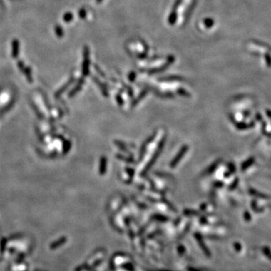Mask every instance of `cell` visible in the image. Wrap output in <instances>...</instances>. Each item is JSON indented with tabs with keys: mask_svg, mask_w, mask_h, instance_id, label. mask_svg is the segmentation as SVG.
Listing matches in <instances>:
<instances>
[{
	"mask_svg": "<svg viewBox=\"0 0 271 271\" xmlns=\"http://www.w3.org/2000/svg\"><path fill=\"white\" fill-rule=\"evenodd\" d=\"M103 0H96V2L97 4H100V3H101L102 2H103Z\"/></svg>",
	"mask_w": 271,
	"mask_h": 271,
	"instance_id": "cell-14",
	"label": "cell"
},
{
	"mask_svg": "<svg viewBox=\"0 0 271 271\" xmlns=\"http://www.w3.org/2000/svg\"><path fill=\"white\" fill-rule=\"evenodd\" d=\"M78 15L79 17H81V19H84V18H85L86 15H87V11H86V9H84V8H81V9L79 10Z\"/></svg>",
	"mask_w": 271,
	"mask_h": 271,
	"instance_id": "cell-10",
	"label": "cell"
},
{
	"mask_svg": "<svg viewBox=\"0 0 271 271\" xmlns=\"http://www.w3.org/2000/svg\"><path fill=\"white\" fill-rule=\"evenodd\" d=\"M215 21L213 18H210V17H206L203 20V24H204V26H206V28L209 29V28H212L213 26H214Z\"/></svg>",
	"mask_w": 271,
	"mask_h": 271,
	"instance_id": "cell-6",
	"label": "cell"
},
{
	"mask_svg": "<svg viewBox=\"0 0 271 271\" xmlns=\"http://www.w3.org/2000/svg\"><path fill=\"white\" fill-rule=\"evenodd\" d=\"M73 20V14L70 12H67L64 14L63 16V21L66 23H69L70 21H72Z\"/></svg>",
	"mask_w": 271,
	"mask_h": 271,
	"instance_id": "cell-8",
	"label": "cell"
},
{
	"mask_svg": "<svg viewBox=\"0 0 271 271\" xmlns=\"http://www.w3.org/2000/svg\"><path fill=\"white\" fill-rule=\"evenodd\" d=\"M20 51V43L17 39H14L12 41V57L14 58L18 57Z\"/></svg>",
	"mask_w": 271,
	"mask_h": 271,
	"instance_id": "cell-4",
	"label": "cell"
},
{
	"mask_svg": "<svg viewBox=\"0 0 271 271\" xmlns=\"http://www.w3.org/2000/svg\"><path fill=\"white\" fill-rule=\"evenodd\" d=\"M197 3H198V0H192L191 3L190 4V5L188 7L187 10L185 11V15H184V24H185L188 21L190 17L192 15L193 11L195 9Z\"/></svg>",
	"mask_w": 271,
	"mask_h": 271,
	"instance_id": "cell-2",
	"label": "cell"
},
{
	"mask_svg": "<svg viewBox=\"0 0 271 271\" xmlns=\"http://www.w3.org/2000/svg\"><path fill=\"white\" fill-rule=\"evenodd\" d=\"M147 52H143V53H140L139 55H138V57H139L140 59H145L147 57Z\"/></svg>",
	"mask_w": 271,
	"mask_h": 271,
	"instance_id": "cell-13",
	"label": "cell"
},
{
	"mask_svg": "<svg viewBox=\"0 0 271 271\" xmlns=\"http://www.w3.org/2000/svg\"><path fill=\"white\" fill-rule=\"evenodd\" d=\"M177 19H178V13L177 11L171 10L170 15L168 17V23L169 24H170L171 26L174 25L176 23Z\"/></svg>",
	"mask_w": 271,
	"mask_h": 271,
	"instance_id": "cell-5",
	"label": "cell"
},
{
	"mask_svg": "<svg viewBox=\"0 0 271 271\" xmlns=\"http://www.w3.org/2000/svg\"><path fill=\"white\" fill-rule=\"evenodd\" d=\"M182 0H175V2L173 4V9L172 10L174 11H177V9H178V7L180 6V5L182 4Z\"/></svg>",
	"mask_w": 271,
	"mask_h": 271,
	"instance_id": "cell-11",
	"label": "cell"
},
{
	"mask_svg": "<svg viewBox=\"0 0 271 271\" xmlns=\"http://www.w3.org/2000/svg\"><path fill=\"white\" fill-rule=\"evenodd\" d=\"M174 61H175V57H174L173 56L170 55V56H169V57H167V63L164 64V65L160 67V68H158V69H151V70L149 71V74H155V73H157V72H161V71L165 70V69H167V68L170 66V64L173 63Z\"/></svg>",
	"mask_w": 271,
	"mask_h": 271,
	"instance_id": "cell-3",
	"label": "cell"
},
{
	"mask_svg": "<svg viewBox=\"0 0 271 271\" xmlns=\"http://www.w3.org/2000/svg\"><path fill=\"white\" fill-rule=\"evenodd\" d=\"M90 51L88 46L84 47L83 51V57H84V61H83V73L84 75H88L89 72V64H90Z\"/></svg>",
	"mask_w": 271,
	"mask_h": 271,
	"instance_id": "cell-1",
	"label": "cell"
},
{
	"mask_svg": "<svg viewBox=\"0 0 271 271\" xmlns=\"http://www.w3.org/2000/svg\"><path fill=\"white\" fill-rule=\"evenodd\" d=\"M161 80L163 81H175V80H182V78H180L179 76H168V77L162 78Z\"/></svg>",
	"mask_w": 271,
	"mask_h": 271,
	"instance_id": "cell-9",
	"label": "cell"
},
{
	"mask_svg": "<svg viewBox=\"0 0 271 271\" xmlns=\"http://www.w3.org/2000/svg\"><path fill=\"white\" fill-rule=\"evenodd\" d=\"M55 32H56V34H57V36H58L59 38H62L63 36V28L60 26L57 25V26H55Z\"/></svg>",
	"mask_w": 271,
	"mask_h": 271,
	"instance_id": "cell-7",
	"label": "cell"
},
{
	"mask_svg": "<svg viewBox=\"0 0 271 271\" xmlns=\"http://www.w3.org/2000/svg\"><path fill=\"white\" fill-rule=\"evenodd\" d=\"M135 78H136L135 72H131V73H130V75H129V79H130V81H133L134 80H135Z\"/></svg>",
	"mask_w": 271,
	"mask_h": 271,
	"instance_id": "cell-12",
	"label": "cell"
}]
</instances>
